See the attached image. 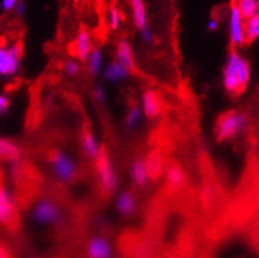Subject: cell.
Returning <instances> with one entry per match:
<instances>
[{"label": "cell", "instance_id": "23", "mask_svg": "<svg viewBox=\"0 0 259 258\" xmlns=\"http://www.w3.org/2000/svg\"><path fill=\"white\" fill-rule=\"evenodd\" d=\"M89 62H88V68L89 72H91L93 77L98 75L101 67H102V52L100 48L92 49L91 54L88 56Z\"/></svg>", "mask_w": 259, "mask_h": 258}, {"label": "cell", "instance_id": "29", "mask_svg": "<svg viewBox=\"0 0 259 258\" xmlns=\"http://www.w3.org/2000/svg\"><path fill=\"white\" fill-rule=\"evenodd\" d=\"M15 12L16 14H17L18 17H23L26 13V4L23 0H18L17 4H16L15 7Z\"/></svg>", "mask_w": 259, "mask_h": 258}, {"label": "cell", "instance_id": "5", "mask_svg": "<svg viewBox=\"0 0 259 258\" xmlns=\"http://www.w3.org/2000/svg\"><path fill=\"white\" fill-rule=\"evenodd\" d=\"M0 224H3L11 230H15L18 224L13 200L3 185H0Z\"/></svg>", "mask_w": 259, "mask_h": 258}, {"label": "cell", "instance_id": "12", "mask_svg": "<svg viewBox=\"0 0 259 258\" xmlns=\"http://www.w3.org/2000/svg\"><path fill=\"white\" fill-rule=\"evenodd\" d=\"M89 258H110L111 248L103 238H93L88 243Z\"/></svg>", "mask_w": 259, "mask_h": 258}, {"label": "cell", "instance_id": "24", "mask_svg": "<svg viewBox=\"0 0 259 258\" xmlns=\"http://www.w3.org/2000/svg\"><path fill=\"white\" fill-rule=\"evenodd\" d=\"M120 21H121V17H120V12L116 7H111L108 9V25L112 30H116L120 25Z\"/></svg>", "mask_w": 259, "mask_h": 258}, {"label": "cell", "instance_id": "18", "mask_svg": "<svg viewBox=\"0 0 259 258\" xmlns=\"http://www.w3.org/2000/svg\"><path fill=\"white\" fill-rule=\"evenodd\" d=\"M234 3L244 21L258 14L259 0H234Z\"/></svg>", "mask_w": 259, "mask_h": 258}, {"label": "cell", "instance_id": "26", "mask_svg": "<svg viewBox=\"0 0 259 258\" xmlns=\"http://www.w3.org/2000/svg\"><path fill=\"white\" fill-rule=\"evenodd\" d=\"M63 68H65L66 74L69 75V77H76V75L79 74V71H80L79 65H77L76 62H74V61H71V60L66 61L65 65H63Z\"/></svg>", "mask_w": 259, "mask_h": 258}, {"label": "cell", "instance_id": "1", "mask_svg": "<svg viewBox=\"0 0 259 258\" xmlns=\"http://www.w3.org/2000/svg\"><path fill=\"white\" fill-rule=\"evenodd\" d=\"M245 124V119L241 114L237 111H226L218 118L215 125L217 141L223 142L227 139L235 138L242 131Z\"/></svg>", "mask_w": 259, "mask_h": 258}, {"label": "cell", "instance_id": "20", "mask_svg": "<svg viewBox=\"0 0 259 258\" xmlns=\"http://www.w3.org/2000/svg\"><path fill=\"white\" fill-rule=\"evenodd\" d=\"M129 72L122 65H120L117 61H112L108 67L105 70V79L108 82H120L128 78Z\"/></svg>", "mask_w": 259, "mask_h": 258}, {"label": "cell", "instance_id": "7", "mask_svg": "<svg viewBox=\"0 0 259 258\" xmlns=\"http://www.w3.org/2000/svg\"><path fill=\"white\" fill-rule=\"evenodd\" d=\"M230 38L231 44L234 48L236 47L245 46V36H244V20L239 9L232 2L230 12Z\"/></svg>", "mask_w": 259, "mask_h": 258}, {"label": "cell", "instance_id": "32", "mask_svg": "<svg viewBox=\"0 0 259 258\" xmlns=\"http://www.w3.org/2000/svg\"><path fill=\"white\" fill-rule=\"evenodd\" d=\"M96 98H97L101 103L105 102V94H103L102 87H100V85L96 88Z\"/></svg>", "mask_w": 259, "mask_h": 258}, {"label": "cell", "instance_id": "6", "mask_svg": "<svg viewBox=\"0 0 259 258\" xmlns=\"http://www.w3.org/2000/svg\"><path fill=\"white\" fill-rule=\"evenodd\" d=\"M61 217V212L54 203L43 200L32 210V219L40 225H51L57 222Z\"/></svg>", "mask_w": 259, "mask_h": 258}, {"label": "cell", "instance_id": "16", "mask_svg": "<svg viewBox=\"0 0 259 258\" xmlns=\"http://www.w3.org/2000/svg\"><path fill=\"white\" fill-rule=\"evenodd\" d=\"M245 44H251L259 36V13L244 21Z\"/></svg>", "mask_w": 259, "mask_h": 258}, {"label": "cell", "instance_id": "2", "mask_svg": "<svg viewBox=\"0 0 259 258\" xmlns=\"http://www.w3.org/2000/svg\"><path fill=\"white\" fill-rule=\"evenodd\" d=\"M22 56L23 46L21 42L8 49L6 47H0V75L2 77L15 75L20 68Z\"/></svg>", "mask_w": 259, "mask_h": 258}, {"label": "cell", "instance_id": "22", "mask_svg": "<svg viewBox=\"0 0 259 258\" xmlns=\"http://www.w3.org/2000/svg\"><path fill=\"white\" fill-rule=\"evenodd\" d=\"M132 176H133L134 182L137 186L142 188L147 183V172H146V167H145V160L143 159H137L134 162L133 167H132Z\"/></svg>", "mask_w": 259, "mask_h": 258}, {"label": "cell", "instance_id": "3", "mask_svg": "<svg viewBox=\"0 0 259 258\" xmlns=\"http://www.w3.org/2000/svg\"><path fill=\"white\" fill-rule=\"evenodd\" d=\"M48 160L60 179L71 182L76 178V165L69 156L58 150H51L48 153Z\"/></svg>", "mask_w": 259, "mask_h": 258}, {"label": "cell", "instance_id": "31", "mask_svg": "<svg viewBox=\"0 0 259 258\" xmlns=\"http://www.w3.org/2000/svg\"><path fill=\"white\" fill-rule=\"evenodd\" d=\"M218 27H220V22H218V20H215V18H210L208 22L209 31H215V30H218Z\"/></svg>", "mask_w": 259, "mask_h": 258}, {"label": "cell", "instance_id": "33", "mask_svg": "<svg viewBox=\"0 0 259 258\" xmlns=\"http://www.w3.org/2000/svg\"><path fill=\"white\" fill-rule=\"evenodd\" d=\"M0 258H9L8 250L6 249L3 244H0Z\"/></svg>", "mask_w": 259, "mask_h": 258}, {"label": "cell", "instance_id": "11", "mask_svg": "<svg viewBox=\"0 0 259 258\" xmlns=\"http://www.w3.org/2000/svg\"><path fill=\"white\" fill-rule=\"evenodd\" d=\"M116 58H117L116 60L117 62H119L120 65L124 66L129 74H132V72H137V70H136V65H134L132 48L126 40H120L119 44H117Z\"/></svg>", "mask_w": 259, "mask_h": 258}, {"label": "cell", "instance_id": "28", "mask_svg": "<svg viewBox=\"0 0 259 258\" xmlns=\"http://www.w3.org/2000/svg\"><path fill=\"white\" fill-rule=\"evenodd\" d=\"M9 105H11V101L8 97L6 94H0V115H3L8 110Z\"/></svg>", "mask_w": 259, "mask_h": 258}, {"label": "cell", "instance_id": "21", "mask_svg": "<svg viewBox=\"0 0 259 258\" xmlns=\"http://www.w3.org/2000/svg\"><path fill=\"white\" fill-rule=\"evenodd\" d=\"M237 82H239L240 91L245 92L246 85L250 82V63L244 58H240L239 63H237V71H236Z\"/></svg>", "mask_w": 259, "mask_h": 258}, {"label": "cell", "instance_id": "17", "mask_svg": "<svg viewBox=\"0 0 259 258\" xmlns=\"http://www.w3.org/2000/svg\"><path fill=\"white\" fill-rule=\"evenodd\" d=\"M20 158V149L15 142L0 138V160L16 162Z\"/></svg>", "mask_w": 259, "mask_h": 258}, {"label": "cell", "instance_id": "9", "mask_svg": "<svg viewBox=\"0 0 259 258\" xmlns=\"http://www.w3.org/2000/svg\"><path fill=\"white\" fill-rule=\"evenodd\" d=\"M92 49V39L91 34L85 27L80 28V31L77 32V38L75 40V56L79 57V60L85 61L88 56L91 54Z\"/></svg>", "mask_w": 259, "mask_h": 258}, {"label": "cell", "instance_id": "25", "mask_svg": "<svg viewBox=\"0 0 259 258\" xmlns=\"http://www.w3.org/2000/svg\"><path fill=\"white\" fill-rule=\"evenodd\" d=\"M141 118V110L138 106H133L129 111L128 117H126V125L129 128H133L134 125H137V123L140 122Z\"/></svg>", "mask_w": 259, "mask_h": 258}, {"label": "cell", "instance_id": "15", "mask_svg": "<svg viewBox=\"0 0 259 258\" xmlns=\"http://www.w3.org/2000/svg\"><path fill=\"white\" fill-rule=\"evenodd\" d=\"M136 208H137L136 198L129 191H124L117 199V210L122 216H132L136 212Z\"/></svg>", "mask_w": 259, "mask_h": 258}, {"label": "cell", "instance_id": "8", "mask_svg": "<svg viewBox=\"0 0 259 258\" xmlns=\"http://www.w3.org/2000/svg\"><path fill=\"white\" fill-rule=\"evenodd\" d=\"M162 99L156 91L148 89L143 93V110H145L146 117L150 119H154L161 113Z\"/></svg>", "mask_w": 259, "mask_h": 258}, {"label": "cell", "instance_id": "30", "mask_svg": "<svg viewBox=\"0 0 259 258\" xmlns=\"http://www.w3.org/2000/svg\"><path fill=\"white\" fill-rule=\"evenodd\" d=\"M141 35H142V39L145 40L146 43H151L152 42V32L150 28H145V30H142L141 31Z\"/></svg>", "mask_w": 259, "mask_h": 258}, {"label": "cell", "instance_id": "27", "mask_svg": "<svg viewBox=\"0 0 259 258\" xmlns=\"http://www.w3.org/2000/svg\"><path fill=\"white\" fill-rule=\"evenodd\" d=\"M17 2L18 0H2V2H0V8L6 12L13 11L16 4H17Z\"/></svg>", "mask_w": 259, "mask_h": 258}, {"label": "cell", "instance_id": "13", "mask_svg": "<svg viewBox=\"0 0 259 258\" xmlns=\"http://www.w3.org/2000/svg\"><path fill=\"white\" fill-rule=\"evenodd\" d=\"M133 12V21L136 27L142 31L147 28V17H146V7L143 0H129Z\"/></svg>", "mask_w": 259, "mask_h": 258}, {"label": "cell", "instance_id": "4", "mask_svg": "<svg viewBox=\"0 0 259 258\" xmlns=\"http://www.w3.org/2000/svg\"><path fill=\"white\" fill-rule=\"evenodd\" d=\"M96 168H97L98 174H100L103 189L107 193H112L116 188V176L114 173V168L110 162L107 150L103 145L100 148V153H98L97 159H96Z\"/></svg>", "mask_w": 259, "mask_h": 258}, {"label": "cell", "instance_id": "19", "mask_svg": "<svg viewBox=\"0 0 259 258\" xmlns=\"http://www.w3.org/2000/svg\"><path fill=\"white\" fill-rule=\"evenodd\" d=\"M166 182H168L169 188L173 189V190L180 189L183 185V182H185V174H183L182 168L177 164V163H173L168 168V172H166Z\"/></svg>", "mask_w": 259, "mask_h": 258}, {"label": "cell", "instance_id": "10", "mask_svg": "<svg viewBox=\"0 0 259 258\" xmlns=\"http://www.w3.org/2000/svg\"><path fill=\"white\" fill-rule=\"evenodd\" d=\"M145 167L148 178H151L152 181H156L160 178L162 173V156L160 151L154 150L148 153L145 160Z\"/></svg>", "mask_w": 259, "mask_h": 258}, {"label": "cell", "instance_id": "14", "mask_svg": "<svg viewBox=\"0 0 259 258\" xmlns=\"http://www.w3.org/2000/svg\"><path fill=\"white\" fill-rule=\"evenodd\" d=\"M81 142H83V148L87 155L93 160L97 159L98 153H100V146L97 145V142H96V138L93 137L91 128H88L87 125L84 127L83 133H81Z\"/></svg>", "mask_w": 259, "mask_h": 258}]
</instances>
